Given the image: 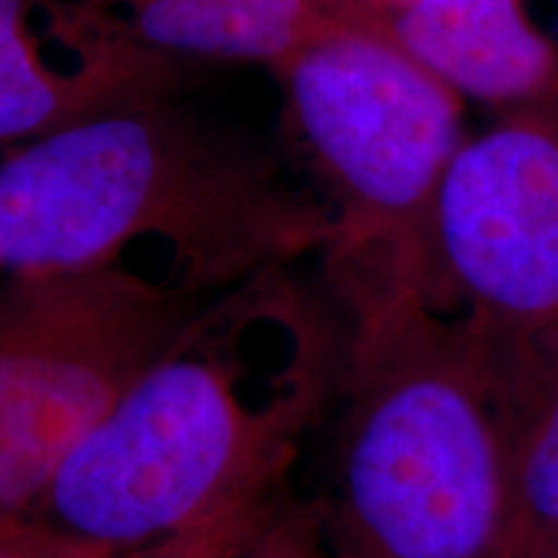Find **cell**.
Masks as SVG:
<instances>
[{"label":"cell","instance_id":"ba28073f","mask_svg":"<svg viewBox=\"0 0 558 558\" xmlns=\"http://www.w3.org/2000/svg\"><path fill=\"white\" fill-rule=\"evenodd\" d=\"M375 21L463 101L497 114L558 107V45L525 0H401Z\"/></svg>","mask_w":558,"mask_h":558},{"label":"cell","instance_id":"8992f818","mask_svg":"<svg viewBox=\"0 0 558 558\" xmlns=\"http://www.w3.org/2000/svg\"><path fill=\"white\" fill-rule=\"evenodd\" d=\"M422 292L507 347L558 337V107L469 135L432 207Z\"/></svg>","mask_w":558,"mask_h":558},{"label":"cell","instance_id":"8fae6325","mask_svg":"<svg viewBox=\"0 0 558 558\" xmlns=\"http://www.w3.org/2000/svg\"><path fill=\"white\" fill-rule=\"evenodd\" d=\"M241 558H331L308 499L290 497Z\"/></svg>","mask_w":558,"mask_h":558},{"label":"cell","instance_id":"9c48e42d","mask_svg":"<svg viewBox=\"0 0 558 558\" xmlns=\"http://www.w3.org/2000/svg\"><path fill=\"white\" fill-rule=\"evenodd\" d=\"M512 488L518 558H558V337L514 354Z\"/></svg>","mask_w":558,"mask_h":558},{"label":"cell","instance_id":"6da1fadb","mask_svg":"<svg viewBox=\"0 0 558 558\" xmlns=\"http://www.w3.org/2000/svg\"><path fill=\"white\" fill-rule=\"evenodd\" d=\"M339 360L337 318L290 267L246 279L186 318L21 520L114 558L284 492Z\"/></svg>","mask_w":558,"mask_h":558},{"label":"cell","instance_id":"30bf717a","mask_svg":"<svg viewBox=\"0 0 558 558\" xmlns=\"http://www.w3.org/2000/svg\"><path fill=\"white\" fill-rule=\"evenodd\" d=\"M288 488L267 497H256L215 514L199 525L166 535L148 546H140L114 558H241L256 535L267 527L275 512L288 499Z\"/></svg>","mask_w":558,"mask_h":558},{"label":"cell","instance_id":"7c38bea8","mask_svg":"<svg viewBox=\"0 0 558 558\" xmlns=\"http://www.w3.org/2000/svg\"><path fill=\"white\" fill-rule=\"evenodd\" d=\"M0 558H86L52 541L32 522H0Z\"/></svg>","mask_w":558,"mask_h":558},{"label":"cell","instance_id":"277c9868","mask_svg":"<svg viewBox=\"0 0 558 558\" xmlns=\"http://www.w3.org/2000/svg\"><path fill=\"white\" fill-rule=\"evenodd\" d=\"M271 75L300 169L337 218L324 254L422 284L432 207L469 137L465 101L367 13L339 19Z\"/></svg>","mask_w":558,"mask_h":558},{"label":"cell","instance_id":"5bb4252c","mask_svg":"<svg viewBox=\"0 0 558 558\" xmlns=\"http://www.w3.org/2000/svg\"><path fill=\"white\" fill-rule=\"evenodd\" d=\"M0 277H3V275H0Z\"/></svg>","mask_w":558,"mask_h":558},{"label":"cell","instance_id":"7a4b0ae2","mask_svg":"<svg viewBox=\"0 0 558 558\" xmlns=\"http://www.w3.org/2000/svg\"><path fill=\"white\" fill-rule=\"evenodd\" d=\"M337 239V218L308 181L177 94L0 158V275L111 271L209 303Z\"/></svg>","mask_w":558,"mask_h":558},{"label":"cell","instance_id":"52a82bcc","mask_svg":"<svg viewBox=\"0 0 558 558\" xmlns=\"http://www.w3.org/2000/svg\"><path fill=\"white\" fill-rule=\"evenodd\" d=\"M184 75L83 0H0V148L177 94Z\"/></svg>","mask_w":558,"mask_h":558},{"label":"cell","instance_id":"3957f363","mask_svg":"<svg viewBox=\"0 0 558 558\" xmlns=\"http://www.w3.org/2000/svg\"><path fill=\"white\" fill-rule=\"evenodd\" d=\"M344 311L326 476L331 558H518V347L432 305L416 277L326 264Z\"/></svg>","mask_w":558,"mask_h":558},{"label":"cell","instance_id":"4fadbf2b","mask_svg":"<svg viewBox=\"0 0 558 558\" xmlns=\"http://www.w3.org/2000/svg\"><path fill=\"white\" fill-rule=\"evenodd\" d=\"M556 5H558V0H556Z\"/></svg>","mask_w":558,"mask_h":558},{"label":"cell","instance_id":"5b68a950","mask_svg":"<svg viewBox=\"0 0 558 558\" xmlns=\"http://www.w3.org/2000/svg\"><path fill=\"white\" fill-rule=\"evenodd\" d=\"M192 303L111 271L0 277V522L26 518Z\"/></svg>","mask_w":558,"mask_h":558}]
</instances>
